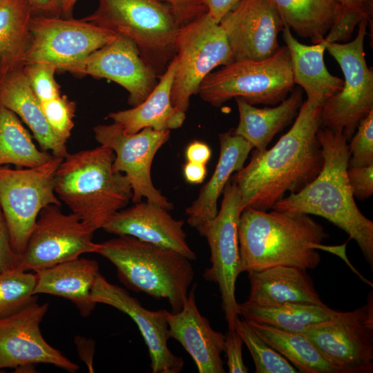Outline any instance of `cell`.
Listing matches in <instances>:
<instances>
[{"mask_svg":"<svg viewBox=\"0 0 373 373\" xmlns=\"http://www.w3.org/2000/svg\"><path fill=\"white\" fill-rule=\"evenodd\" d=\"M323 105L309 99L303 102L289 131L270 149H255L248 164L231 175L242 210L271 209L287 191H299L319 174L323 157L317 131Z\"/></svg>","mask_w":373,"mask_h":373,"instance_id":"obj_1","label":"cell"},{"mask_svg":"<svg viewBox=\"0 0 373 373\" xmlns=\"http://www.w3.org/2000/svg\"><path fill=\"white\" fill-rule=\"evenodd\" d=\"M323 157L319 174L304 188L276 202L277 211L323 217L357 243L373 269V222L356 204L347 176V140L341 131L320 127L317 131Z\"/></svg>","mask_w":373,"mask_h":373,"instance_id":"obj_2","label":"cell"},{"mask_svg":"<svg viewBox=\"0 0 373 373\" xmlns=\"http://www.w3.org/2000/svg\"><path fill=\"white\" fill-rule=\"evenodd\" d=\"M240 274L278 265L314 269L321 262L316 249L333 253L322 244L328 237L308 214L245 208L238 224Z\"/></svg>","mask_w":373,"mask_h":373,"instance_id":"obj_3","label":"cell"},{"mask_svg":"<svg viewBox=\"0 0 373 373\" xmlns=\"http://www.w3.org/2000/svg\"><path fill=\"white\" fill-rule=\"evenodd\" d=\"M115 154L100 145L69 153L58 166L55 192L83 222L94 231L125 208L133 191L126 176L113 168Z\"/></svg>","mask_w":373,"mask_h":373,"instance_id":"obj_4","label":"cell"},{"mask_svg":"<svg viewBox=\"0 0 373 373\" xmlns=\"http://www.w3.org/2000/svg\"><path fill=\"white\" fill-rule=\"evenodd\" d=\"M95 254L115 267L118 279L128 289L167 300L172 312L182 308L194 278L186 257L126 235L98 243Z\"/></svg>","mask_w":373,"mask_h":373,"instance_id":"obj_5","label":"cell"},{"mask_svg":"<svg viewBox=\"0 0 373 373\" xmlns=\"http://www.w3.org/2000/svg\"><path fill=\"white\" fill-rule=\"evenodd\" d=\"M98 2L95 11L84 19L128 37L153 68L171 61L182 25L168 5L160 0Z\"/></svg>","mask_w":373,"mask_h":373,"instance_id":"obj_6","label":"cell"},{"mask_svg":"<svg viewBox=\"0 0 373 373\" xmlns=\"http://www.w3.org/2000/svg\"><path fill=\"white\" fill-rule=\"evenodd\" d=\"M294 85L290 54L285 46L267 59L236 61L210 73L198 93L217 107L236 97L252 105H274L285 99Z\"/></svg>","mask_w":373,"mask_h":373,"instance_id":"obj_7","label":"cell"},{"mask_svg":"<svg viewBox=\"0 0 373 373\" xmlns=\"http://www.w3.org/2000/svg\"><path fill=\"white\" fill-rule=\"evenodd\" d=\"M117 34L84 19L34 15L23 66L46 63L57 70L84 76L87 58Z\"/></svg>","mask_w":373,"mask_h":373,"instance_id":"obj_8","label":"cell"},{"mask_svg":"<svg viewBox=\"0 0 373 373\" xmlns=\"http://www.w3.org/2000/svg\"><path fill=\"white\" fill-rule=\"evenodd\" d=\"M369 21L362 20L355 38L347 43L326 42L344 79L342 89L323 103L321 127L341 131L350 140L359 122L373 110V71L367 65L364 42Z\"/></svg>","mask_w":373,"mask_h":373,"instance_id":"obj_9","label":"cell"},{"mask_svg":"<svg viewBox=\"0 0 373 373\" xmlns=\"http://www.w3.org/2000/svg\"><path fill=\"white\" fill-rule=\"evenodd\" d=\"M177 67L171 90L175 107L186 112L212 70L233 61L226 34L207 12L180 28L175 45Z\"/></svg>","mask_w":373,"mask_h":373,"instance_id":"obj_10","label":"cell"},{"mask_svg":"<svg viewBox=\"0 0 373 373\" xmlns=\"http://www.w3.org/2000/svg\"><path fill=\"white\" fill-rule=\"evenodd\" d=\"M63 159L53 155L42 165L25 169L0 166V206L12 249L20 256L41 209L48 204L61 207L55 179Z\"/></svg>","mask_w":373,"mask_h":373,"instance_id":"obj_11","label":"cell"},{"mask_svg":"<svg viewBox=\"0 0 373 373\" xmlns=\"http://www.w3.org/2000/svg\"><path fill=\"white\" fill-rule=\"evenodd\" d=\"M341 373L373 372V291L361 307L313 325L303 333Z\"/></svg>","mask_w":373,"mask_h":373,"instance_id":"obj_12","label":"cell"},{"mask_svg":"<svg viewBox=\"0 0 373 373\" xmlns=\"http://www.w3.org/2000/svg\"><path fill=\"white\" fill-rule=\"evenodd\" d=\"M222 193L220 211L206 224L201 235L207 238L211 252V267L202 276L218 285L228 329H234L239 316L235 289L240 274L238 224L242 207L239 189L230 180Z\"/></svg>","mask_w":373,"mask_h":373,"instance_id":"obj_13","label":"cell"},{"mask_svg":"<svg viewBox=\"0 0 373 373\" xmlns=\"http://www.w3.org/2000/svg\"><path fill=\"white\" fill-rule=\"evenodd\" d=\"M93 132L100 145L113 151V170L124 173L128 178L133 203L146 198L169 211L173 209V204L155 187L151 176L153 158L169 140V130L157 131L146 127L135 133H127L119 124L113 122L97 125Z\"/></svg>","mask_w":373,"mask_h":373,"instance_id":"obj_14","label":"cell"},{"mask_svg":"<svg viewBox=\"0 0 373 373\" xmlns=\"http://www.w3.org/2000/svg\"><path fill=\"white\" fill-rule=\"evenodd\" d=\"M94 232L77 215L48 204L37 217L17 268L35 272L84 254H95L98 243L93 240Z\"/></svg>","mask_w":373,"mask_h":373,"instance_id":"obj_15","label":"cell"},{"mask_svg":"<svg viewBox=\"0 0 373 373\" xmlns=\"http://www.w3.org/2000/svg\"><path fill=\"white\" fill-rule=\"evenodd\" d=\"M48 303L37 301L21 311L0 319V370L28 364H50L69 372L79 366L49 345L39 325Z\"/></svg>","mask_w":373,"mask_h":373,"instance_id":"obj_16","label":"cell"},{"mask_svg":"<svg viewBox=\"0 0 373 373\" xmlns=\"http://www.w3.org/2000/svg\"><path fill=\"white\" fill-rule=\"evenodd\" d=\"M233 61L262 60L280 48L283 21L271 0H240L220 21Z\"/></svg>","mask_w":373,"mask_h":373,"instance_id":"obj_17","label":"cell"},{"mask_svg":"<svg viewBox=\"0 0 373 373\" xmlns=\"http://www.w3.org/2000/svg\"><path fill=\"white\" fill-rule=\"evenodd\" d=\"M91 298L96 304H105L126 314L135 322L147 346L153 373L182 371L183 358L173 354L167 345L170 336L166 309L144 308L125 289L109 283L100 273L92 287Z\"/></svg>","mask_w":373,"mask_h":373,"instance_id":"obj_18","label":"cell"},{"mask_svg":"<svg viewBox=\"0 0 373 373\" xmlns=\"http://www.w3.org/2000/svg\"><path fill=\"white\" fill-rule=\"evenodd\" d=\"M84 75L111 80L128 93L133 107L142 103L157 84L153 68L142 57L128 37H116L87 58Z\"/></svg>","mask_w":373,"mask_h":373,"instance_id":"obj_19","label":"cell"},{"mask_svg":"<svg viewBox=\"0 0 373 373\" xmlns=\"http://www.w3.org/2000/svg\"><path fill=\"white\" fill-rule=\"evenodd\" d=\"M184 221L169 211L148 200L134 203L112 215L102 229L116 236H131L141 240L174 250L189 260L197 256L186 241Z\"/></svg>","mask_w":373,"mask_h":373,"instance_id":"obj_20","label":"cell"},{"mask_svg":"<svg viewBox=\"0 0 373 373\" xmlns=\"http://www.w3.org/2000/svg\"><path fill=\"white\" fill-rule=\"evenodd\" d=\"M195 289L193 285L181 310L166 312L170 338L182 345L199 373H224L221 354L224 351V335L214 330L199 312Z\"/></svg>","mask_w":373,"mask_h":373,"instance_id":"obj_21","label":"cell"},{"mask_svg":"<svg viewBox=\"0 0 373 373\" xmlns=\"http://www.w3.org/2000/svg\"><path fill=\"white\" fill-rule=\"evenodd\" d=\"M220 155L215 170L195 200L185 211L188 224L202 235L218 213V200L234 172L240 171L253 146L233 131L219 134Z\"/></svg>","mask_w":373,"mask_h":373,"instance_id":"obj_22","label":"cell"},{"mask_svg":"<svg viewBox=\"0 0 373 373\" xmlns=\"http://www.w3.org/2000/svg\"><path fill=\"white\" fill-rule=\"evenodd\" d=\"M247 273L250 281L248 303L264 307L287 303L325 305L306 270L278 265Z\"/></svg>","mask_w":373,"mask_h":373,"instance_id":"obj_23","label":"cell"},{"mask_svg":"<svg viewBox=\"0 0 373 373\" xmlns=\"http://www.w3.org/2000/svg\"><path fill=\"white\" fill-rule=\"evenodd\" d=\"M177 67L175 56L169 63L159 82L140 104L130 109L110 113L107 117L119 124L127 133H135L150 127L157 131L182 126L186 113L171 102V90Z\"/></svg>","mask_w":373,"mask_h":373,"instance_id":"obj_24","label":"cell"},{"mask_svg":"<svg viewBox=\"0 0 373 373\" xmlns=\"http://www.w3.org/2000/svg\"><path fill=\"white\" fill-rule=\"evenodd\" d=\"M35 294L63 297L75 305L80 315L89 316L96 303L91 298V290L99 274L97 261L77 258L35 272Z\"/></svg>","mask_w":373,"mask_h":373,"instance_id":"obj_25","label":"cell"},{"mask_svg":"<svg viewBox=\"0 0 373 373\" xmlns=\"http://www.w3.org/2000/svg\"><path fill=\"white\" fill-rule=\"evenodd\" d=\"M0 105L9 109L28 126L41 150L64 158L68 154L66 143L52 131L33 93L22 66L9 70L0 88Z\"/></svg>","mask_w":373,"mask_h":373,"instance_id":"obj_26","label":"cell"},{"mask_svg":"<svg viewBox=\"0 0 373 373\" xmlns=\"http://www.w3.org/2000/svg\"><path fill=\"white\" fill-rule=\"evenodd\" d=\"M282 32L290 54L294 84L305 90L307 99L323 104L343 84V79L331 74L325 66V41L306 45L299 42L289 28L284 26Z\"/></svg>","mask_w":373,"mask_h":373,"instance_id":"obj_27","label":"cell"},{"mask_svg":"<svg viewBox=\"0 0 373 373\" xmlns=\"http://www.w3.org/2000/svg\"><path fill=\"white\" fill-rule=\"evenodd\" d=\"M235 99L240 119L233 133L261 151L297 116L303 104V91L298 87L293 88L289 96L275 107L257 108L241 97Z\"/></svg>","mask_w":373,"mask_h":373,"instance_id":"obj_28","label":"cell"},{"mask_svg":"<svg viewBox=\"0 0 373 373\" xmlns=\"http://www.w3.org/2000/svg\"><path fill=\"white\" fill-rule=\"evenodd\" d=\"M284 26L314 44L323 41L340 12L338 0H271Z\"/></svg>","mask_w":373,"mask_h":373,"instance_id":"obj_29","label":"cell"},{"mask_svg":"<svg viewBox=\"0 0 373 373\" xmlns=\"http://www.w3.org/2000/svg\"><path fill=\"white\" fill-rule=\"evenodd\" d=\"M238 312L247 321L300 334L313 325L334 318L341 312L329 308L325 304L287 303L264 307L245 301L238 303Z\"/></svg>","mask_w":373,"mask_h":373,"instance_id":"obj_30","label":"cell"},{"mask_svg":"<svg viewBox=\"0 0 373 373\" xmlns=\"http://www.w3.org/2000/svg\"><path fill=\"white\" fill-rule=\"evenodd\" d=\"M247 321L266 343L291 362L299 372L341 373L302 334L282 330L252 321Z\"/></svg>","mask_w":373,"mask_h":373,"instance_id":"obj_31","label":"cell"},{"mask_svg":"<svg viewBox=\"0 0 373 373\" xmlns=\"http://www.w3.org/2000/svg\"><path fill=\"white\" fill-rule=\"evenodd\" d=\"M33 16L26 0H0V61L10 70L23 66Z\"/></svg>","mask_w":373,"mask_h":373,"instance_id":"obj_32","label":"cell"},{"mask_svg":"<svg viewBox=\"0 0 373 373\" xmlns=\"http://www.w3.org/2000/svg\"><path fill=\"white\" fill-rule=\"evenodd\" d=\"M52 154L37 148L18 116L0 105V166L32 168L47 162Z\"/></svg>","mask_w":373,"mask_h":373,"instance_id":"obj_33","label":"cell"},{"mask_svg":"<svg viewBox=\"0 0 373 373\" xmlns=\"http://www.w3.org/2000/svg\"><path fill=\"white\" fill-rule=\"evenodd\" d=\"M35 273L19 268L0 274V319L12 316L37 301Z\"/></svg>","mask_w":373,"mask_h":373,"instance_id":"obj_34","label":"cell"},{"mask_svg":"<svg viewBox=\"0 0 373 373\" xmlns=\"http://www.w3.org/2000/svg\"><path fill=\"white\" fill-rule=\"evenodd\" d=\"M234 329L250 352L256 373L299 372L285 357L266 343L240 316L236 320Z\"/></svg>","mask_w":373,"mask_h":373,"instance_id":"obj_35","label":"cell"},{"mask_svg":"<svg viewBox=\"0 0 373 373\" xmlns=\"http://www.w3.org/2000/svg\"><path fill=\"white\" fill-rule=\"evenodd\" d=\"M340 12L326 35L327 42L348 40L355 28L363 19L370 21L372 13V0H338Z\"/></svg>","mask_w":373,"mask_h":373,"instance_id":"obj_36","label":"cell"},{"mask_svg":"<svg viewBox=\"0 0 373 373\" xmlns=\"http://www.w3.org/2000/svg\"><path fill=\"white\" fill-rule=\"evenodd\" d=\"M45 117L53 133L66 143L74 127L76 105L66 95L41 102Z\"/></svg>","mask_w":373,"mask_h":373,"instance_id":"obj_37","label":"cell"},{"mask_svg":"<svg viewBox=\"0 0 373 373\" xmlns=\"http://www.w3.org/2000/svg\"><path fill=\"white\" fill-rule=\"evenodd\" d=\"M23 71L40 102L49 101L61 95L55 78L57 68L50 64L37 62L24 64Z\"/></svg>","mask_w":373,"mask_h":373,"instance_id":"obj_38","label":"cell"},{"mask_svg":"<svg viewBox=\"0 0 373 373\" xmlns=\"http://www.w3.org/2000/svg\"><path fill=\"white\" fill-rule=\"evenodd\" d=\"M349 146V166L373 164V110L358 123Z\"/></svg>","mask_w":373,"mask_h":373,"instance_id":"obj_39","label":"cell"},{"mask_svg":"<svg viewBox=\"0 0 373 373\" xmlns=\"http://www.w3.org/2000/svg\"><path fill=\"white\" fill-rule=\"evenodd\" d=\"M347 176L354 197L363 200L373 194V164L348 166Z\"/></svg>","mask_w":373,"mask_h":373,"instance_id":"obj_40","label":"cell"},{"mask_svg":"<svg viewBox=\"0 0 373 373\" xmlns=\"http://www.w3.org/2000/svg\"><path fill=\"white\" fill-rule=\"evenodd\" d=\"M243 342L235 329H228L224 335V351L229 373H247L242 353Z\"/></svg>","mask_w":373,"mask_h":373,"instance_id":"obj_41","label":"cell"},{"mask_svg":"<svg viewBox=\"0 0 373 373\" xmlns=\"http://www.w3.org/2000/svg\"><path fill=\"white\" fill-rule=\"evenodd\" d=\"M21 256L12 249L6 220L0 206V274L19 267Z\"/></svg>","mask_w":373,"mask_h":373,"instance_id":"obj_42","label":"cell"},{"mask_svg":"<svg viewBox=\"0 0 373 373\" xmlns=\"http://www.w3.org/2000/svg\"><path fill=\"white\" fill-rule=\"evenodd\" d=\"M173 11L183 26L207 12L203 0H160Z\"/></svg>","mask_w":373,"mask_h":373,"instance_id":"obj_43","label":"cell"},{"mask_svg":"<svg viewBox=\"0 0 373 373\" xmlns=\"http://www.w3.org/2000/svg\"><path fill=\"white\" fill-rule=\"evenodd\" d=\"M32 8L34 15L43 17H61V0H26Z\"/></svg>","mask_w":373,"mask_h":373,"instance_id":"obj_44","label":"cell"},{"mask_svg":"<svg viewBox=\"0 0 373 373\" xmlns=\"http://www.w3.org/2000/svg\"><path fill=\"white\" fill-rule=\"evenodd\" d=\"M211 156L210 147L204 142L193 141L186 147L185 157L186 161L206 165Z\"/></svg>","mask_w":373,"mask_h":373,"instance_id":"obj_45","label":"cell"},{"mask_svg":"<svg viewBox=\"0 0 373 373\" xmlns=\"http://www.w3.org/2000/svg\"><path fill=\"white\" fill-rule=\"evenodd\" d=\"M207 12L213 20L220 23L222 19L231 10L240 0H203Z\"/></svg>","mask_w":373,"mask_h":373,"instance_id":"obj_46","label":"cell"},{"mask_svg":"<svg viewBox=\"0 0 373 373\" xmlns=\"http://www.w3.org/2000/svg\"><path fill=\"white\" fill-rule=\"evenodd\" d=\"M183 175L187 182L200 184L207 175L206 165L186 161L183 166Z\"/></svg>","mask_w":373,"mask_h":373,"instance_id":"obj_47","label":"cell"},{"mask_svg":"<svg viewBox=\"0 0 373 373\" xmlns=\"http://www.w3.org/2000/svg\"><path fill=\"white\" fill-rule=\"evenodd\" d=\"M78 0H61L62 14L61 16L71 17L73 8Z\"/></svg>","mask_w":373,"mask_h":373,"instance_id":"obj_48","label":"cell"},{"mask_svg":"<svg viewBox=\"0 0 373 373\" xmlns=\"http://www.w3.org/2000/svg\"><path fill=\"white\" fill-rule=\"evenodd\" d=\"M15 369V372H35L36 370L35 365L33 364L21 365Z\"/></svg>","mask_w":373,"mask_h":373,"instance_id":"obj_49","label":"cell"},{"mask_svg":"<svg viewBox=\"0 0 373 373\" xmlns=\"http://www.w3.org/2000/svg\"><path fill=\"white\" fill-rule=\"evenodd\" d=\"M9 70L8 67L0 61V88L6 75Z\"/></svg>","mask_w":373,"mask_h":373,"instance_id":"obj_50","label":"cell"}]
</instances>
